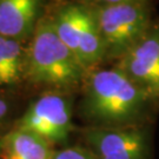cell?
Wrapping results in <instances>:
<instances>
[{"label":"cell","instance_id":"1","mask_svg":"<svg viewBox=\"0 0 159 159\" xmlns=\"http://www.w3.org/2000/svg\"><path fill=\"white\" fill-rule=\"evenodd\" d=\"M153 102L118 68L87 75L83 113L99 127L144 126Z\"/></svg>","mask_w":159,"mask_h":159},{"label":"cell","instance_id":"2","mask_svg":"<svg viewBox=\"0 0 159 159\" xmlns=\"http://www.w3.org/2000/svg\"><path fill=\"white\" fill-rule=\"evenodd\" d=\"M86 70L59 38L50 19L40 20L26 51V71L30 79L45 85L70 87L85 78Z\"/></svg>","mask_w":159,"mask_h":159},{"label":"cell","instance_id":"3","mask_svg":"<svg viewBox=\"0 0 159 159\" xmlns=\"http://www.w3.org/2000/svg\"><path fill=\"white\" fill-rule=\"evenodd\" d=\"M93 12L108 58L120 59L153 24L145 0L99 5Z\"/></svg>","mask_w":159,"mask_h":159},{"label":"cell","instance_id":"4","mask_svg":"<svg viewBox=\"0 0 159 159\" xmlns=\"http://www.w3.org/2000/svg\"><path fill=\"white\" fill-rule=\"evenodd\" d=\"M59 38L89 71L106 58V50L93 10L81 5L63 7L53 18Z\"/></svg>","mask_w":159,"mask_h":159},{"label":"cell","instance_id":"5","mask_svg":"<svg viewBox=\"0 0 159 159\" xmlns=\"http://www.w3.org/2000/svg\"><path fill=\"white\" fill-rule=\"evenodd\" d=\"M16 127L31 131L52 145L64 144L73 130L71 104L61 93L46 92L31 104Z\"/></svg>","mask_w":159,"mask_h":159},{"label":"cell","instance_id":"6","mask_svg":"<svg viewBox=\"0 0 159 159\" xmlns=\"http://www.w3.org/2000/svg\"><path fill=\"white\" fill-rule=\"evenodd\" d=\"M83 139L97 159H151L150 136L144 126H91L83 132Z\"/></svg>","mask_w":159,"mask_h":159},{"label":"cell","instance_id":"7","mask_svg":"<svg viewBox=\"0 0 159 159\" xmlns=\"http://www.w3.org/2000/svg\"><path fill=\"white\" fill-rule=\"evenodd\" d=\"M117 68L136 84L153 104L159 102V24L154 23L118 59Z\"/></svg>","mask_w":159,"mask_h":159},{"label":"cell","instance_id":"8","mask_svg":"<svg viewBox=\"0 0 159 159\" xmlns=\"http://www.w3.org/2000/svg\"><path fill=\"white\" fill-rule=\"evenodd\" d=\"M39 0H0V35L21 40L37 26Z\"/></svg>","mask_w":159,"mask_h":159},{"label":"cell","instance_id":"9","mask_svg":"<svg viewBox=\"0 0 159 159\" xmlns=\"http://www.w3.org/2000/svg\"><path fill=\"white\" fill-rule=\"evenodd\" d=\"M54 145L33 132L14 127L0 137V159H53Z\"/></svg>","mask_w":159,"mask_h":159},{"label":"cell","instance_id":"10","mask_svg":"<svg viewBox=\"0 0 159 159\" xmlns=\"http://www.w3.org/2000/svg\"><path fill=\"white\" fill-rule=\"evenodd\" d=\"M26 71V52L17 39L0 35V86L11 85Z\"/></svg>","mask_w":159,"mask_h":159},{"label":"cell","instance_id":"11","mask_svg":"<svg viewBox=\"0 0 159 159\" xmlns=\"http://www.w3.org/2000/svg\"><path fill=\"white\" fill-rule=\"evenodd\" d=\"M53 159H97L86 146H71L59 150Z\"/></svg>","mask_w":159,"mask_h":159},{"label":"cell","instance_id":"12","mask_svg":"<svg viewBox=\"0 0 159 159\" xmlns=\"http://www.w3.org/2000/svg\"><path fill=\"white\" fill-rule=\"evenodd\" d=\"M7 111H8V105H7V102H6L2 98H0V127H1V124H2L6 114H7Z\"/></svg>","mask_w":159,"mask_h":159},{"label":"cell","instance_id":"13","mask_svg":"<svg viewBox=\"0 0 159 159\" xmlns=\"http://www.w3.org/2000/svg\"><path fill=\"white\" fill-rule=\"evenodd\" d=\"M99 5H110V4H121V2H131V1H142V0H96Z\"/></svg>","mask_w":159,"mask_h":159}]
</instances>
